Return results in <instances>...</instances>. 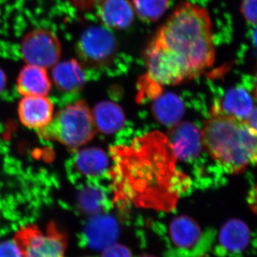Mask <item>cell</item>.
Instances as JSON below:
<instances>
[{"label":"cell","instance_id":"7402d4cb","mask_svg":"<svg viewBox=\"0 0 257 257\" xmlns=\"http://www.w3.org/2000/svg\"><path fill=\"white\" fill-rule=\"evenodd\" d=\"M138 99H145V98L156 99L162 94V86L154 80L148 74H144L139 79Z\"/></svg>","mask_w":257,"mask_h":257},{"label":"cell","instance_id":"484cf974","mask_svg":"<svg viewBox=\"0 0 257 257\" xmlns=\"http://www.w3.org/2000/svg\"><path fill=\"white\" fill-rule=\"evenodd\" d=\"M69 1L79 10H88L96 6L99 0H69Z\"/></svg>","mask_w":257,"mask_h":257},{"label":"cell","instance_id":"83f0119b","mask_svg":"<svg viewBox=\"0 0 257 257\" xmlns=\"http://www.w3.org/2000/svg\"><path fill=\"white\" fill-rule=\"evenodd\" d=\"M248 203H249L250 205L252 206L253 208L256 207V187H253L252 189H251V192L248 194Z\"/></svg>","mask_w":257,"mask_h":257},{"label":"cell","instance_id":"ac0fdd59","mask_svg":"<svg viewBox=\"0 0 257 257\" xmlns=\"http://www.w3.org/2000/svg\"><path fill=\"white\" fill-rule=\"evenodd\" d=\"M221 110L226 114L244 120L254 109L252 96L245 88H231L221 101L217 100Z\"/></svg>","mask_w":257,"mask_h":257},{"label":"cell","instance_id":"e0dca14e","mask_svg":"<svg viewBox=\"0 0 257 257\" xmlns=\"http://www.w3.org/2000/svg\"><path fill=\"white\" fill-rule=\"evenodd\" d=\"M154 116L165 126H172L178 124L184 113L183 102L173 93L160 94L155 99L152 106Z\"/></svg>","mask_w":257,"mask_h":257},{"label":"cell","instance_id":"9c48e42d","mask_svg":"<svg viewBox=\"0 0 257 257\" xmlns=\"http://www.w3.org/2000/svg\"><path fill=\"white\" fill-rule=\"evenodd\" d=\"M170 234L177 251H200L202 230L197 221L187 216L176 217L171 222Z\"/></svg>","mask_w":257,"mask_h":257},{"label":"cell","instance_id":"5b68a950","mask_svg":"<svg viewBox=\"0 0 257 257\" xmlns=\"http://www.w3.org/2000/svg\"><path fill=\"white\" fill-rule=\"evenodd\" d=\"M14 241L23 257H64L68 238L54 222L42 232L36 226H28L19 230Z\"/></svg>","mask_w":257,"mask_h":257},{"label":"cell","instance_id":"2e32d148","mask_svg":"<svg viewBox=\"0 0 257 257\" xmlns=\"http://www.w3.org/2000/svg\"><path fill=\"white\" fill-rule=\"evenodd\" d=\"M92 116L95 127L106 135L119 131L125 122L124 111L121 106L109 101L98 103L94 106Z\"/></svg>","mask_w":257,"mask_h":257},{"label":"cell","instance_id":"cb8c5ba5","mask_svg":"<svg viewBox=\"0 0 257 257\" xmlns=\"http://www.w3.org/2000/svg\"><path fill=\"white\" fill-rule=\"evenodd\" d=\"M101 257H133V255L124 245L113 243L104 248Z\"/></svg>","mask_w":257,"mask_h":257},{"label":"cell","instance_id":"603a6c76","mask_svg":"<svg viewBox=\"0 0 257 257\" xmlns=\"http://www.w3.org/2000/svg\"><path fill=\"white\" fill-rule=\"evenodd\" d=\"M241 14L250 25L256 23V0H243L241 5Z\"/></svg>","mask_w":257,"mask_h":257},{"label":"cell","instance_id":"f1b7e54d","mask_svg":"<svg viewBox=\"0 0 257 257\" xmlns=\"http://www.w3.org/2000/svg\"><path fill=\"white\" fill-rule=\"evenodd\" d=\"M7 85V76L4 71L0 68V93L5 90Z\"/></svg>","mask_w":257,"mask_h":257},{"label":"cell","instance_id":"f546056e","mask_svg":"<svg viewBox=\"0 0 257 257\" xmlns=\"http://www.w3.org/2000/svg\"><path fill=\"white\" fill-rule=\"evenodd\" d=\"M140 257H155V256H148V255H147V256H143Z\"/></svg>","mask_w":257,"mask_h":257},{"label":"cell","instance_id":"7a4b0ae2","mask_svg":"<svg viewBox=\"0 0 257 257\" xmlns=\"http://www.w3.org/2000/svg\"><path fill=\"white\" fill-rule=\"evenodd\" d=\"M190 80L214 64L215 49L209 13L191 3L179 5L152 39Z\"/></svg>","mask_w":257,"mask_h":257},{"label":"cell","instance_id":"6da1fadb","mask_svg":"<svg viewBox=\"0 0 257 257\" xmlns=\"http://www.w3.org/2000/svg\"><path fill=\"white\" fill-rule=\"evenodd\" d=\"M110 151L114 203L157 211L175 209L189 179L176 170L177 157L168 138L155 132L136 139L130 147H114Z\"/></svg>","mask_w":257,"mask_h":257},{"label":"cell","instance_id":"4fadbf2b","mask_svg":"<svg viewBox=\"0 0 257 257\" xmlns=\"http://www.w3.org/2000/svg\"><path fill=\"white\" fill-rule=\"evenodd\" d=\"M52 75L57 89L68 94L80 92L86 82L85 72L74 59L57 62L52 67Z\"/></svg>","mask_w":257,"mask_h":257},{"label":"cell","instance_id":"52a82bcc","mask_svg":"<svg viewBox=\"0 0 257 257\" xmlns=\"http://www.w3.org/2000/svg\"><path fill=\"white\" fill-rule=\"evenodd\" d=\"M21 52L23 60L28 64L50 69L60 62L62 47L53 32L39 28L24 36Z\"/></svg>","mask_w":257,"mask_h":257},{"label":"cell","instance_id":"4316f807","mask_svg":"<svg viewBox=\"0 0 257 257\" xmlns=\"http://www.w3.org/2000/svg\"><path fill=\"white\" fill-rule=\"evenodd\" d=\"M246 121V124L250 126L253 131L256 132V107L253 109L251 111V114L248 115L247 117L244 119Z\"/></svg>","mask_w":257,"mask_h":257},{"label":"cell","instance_id":"30bf717a","mask_svg":"<svg viewBox=\"0 0 257 257\" xmlns=\"http://www.w3.org/2000/svg\"><path fill=\"white\" fill-rule=\"evenodd\" d=\"M53 111V104L45 96H25L19 103L20 121L29 128L46 126L52 121Z\"/></svg>","mask_w":257,"mask_h":257},{"label":"cell","instance_id":"ba28073f","mask_svg":"<svg viewBox=\"0 0 257 257\" xmlns=\"http://www.w3.org/2000/svg\"><path fill=\"white\" fill-rule=\"evenodd\" d=\"M169 140L174 153L179 160L191 162L202 152V132L195 124L188 121L178 123L169 132Z\"/></svg>","mask_w":257,"mask_h":257},{"label":"cell","instance_id":"7c38bea8","mask_svg":"<svg viewBox=\"0 0 257 257\" xmlns=\"http://www.w3.org/2000/svg\"><path fill=\"white\" fill-rule=\"evenodd\" d=\"M98 14L104 26L124 30L133 24L135 10L130 0H99Z\"/></svg>","mask_w":257,"mask_h":257},{"label":"cell","instance_id":"277c9868","mask_svg":"<svg viewBox=\"0 0 257 257\" xmlns=\"http://www.w3.org/2000/svg\"><path fill=\"white\" fill-rule=\"evenodd\" d=\"M95 125L87 103L78 101L61 109L50 124L39 130L42 138L77 148L86 145L95 135Z\"/></svg>","mask_w":257,"mask_h":257},{"label":"cell","instance_id":"3957f363","mask_svg":"<svg viewBox=\"0 0 257 257\" xmlns=\"http://www.w3.org/2000/svg\"><path fill=\"white\" fill-rule=\"evenodd\" d=\"M202 139L211 158L229 174H241L256 163V132L244 120L224 112L218 102L204 123Z\"/></svg>","mask_w":257,"mask_h":257},{"label":"cell","instance_id":"d6986e66","mask_svg":"<svg viewBox=\"0 0 257 257\" xmlns=\"http://www.w3.org/2000/svg\"><path fill=\"white\" fill-rule=\"evenodd\" d=\"M108 157L97 147L83 149L74 157V167L80 175L93 177L100 175L107 169Z\"/></svg>","mask_w":257,"mask_h":257},{"label":"cell","instance_id":"8992f818","mask_svg":"<svg viewBox=\"0 0 257 257\" xmlns=\"http://www.w3.org/2000/svg\"><path fill=\"white\" fill-rule=\"evenodd\" d=\"M117 48L116 37L109 28L94 25L82 32L77 43V53L84 65L101 67L111 63Z\"/></svg>","mask_w":257,"mask_h":257},{"label":"cell","instance_id":"8fae6325","mask_svg":"<svg viewBox=\"0 0 257 257\" xmlns=\"http://www.w3.org/2000/svg\"><path fill=\"white\" fill-rule=\"evenodd\" d=\"M118 234L119 229L114 218L96 214L92 216L86 224L84 241L89 247L100 249L114 243Z\"/></svg>","mask_w":257,"mask_h":257},{"label":"cell","instance_id":"5bb4252c","mask_svg":"<svg viewBox=\"0 0 257 257\" xmlns=\"http://www.w3.org/2000/svg\"><path fill=\"white\" fill-rule=\"evenodd\" d=\"M51 82L46 69L28 64L20 71L18 90L25 96H45L50 92Z\"/></svg>","mask_w":257,"mask_h":257},{"label":"cell","instance_id":"d4e9b609","mask_svg":"<svg viewBox=\"0 0 257 257\" xmlns=\"http://www.w3.org/2000/svg\"><path fill=\"white\" fill-rule=\"evenodd\" d=\"M0 257H23L14 240L0 243Z\"/></svg>","mask_w":257,"mask_h":257},{"label":"cell","instance_id":"9a60e30c","mask_svg":"<svg viewBox=\"0 0 257 257\" xmlns=\"http://www.w3.org/2000/svg\"><path fill=\"white\" fill-rule=\"evenodd\" d=\"M221 250L230 254H240L247 248L250 231L247 225L239 219H230L219 233Z\"/></svg>","mask_w":257,"mask_h":257},{"label":"cell","instance_id":"44dd1931","mask_svg":"<svg viewBox=\"0 0 257 257\" xmlns=\"http://www.w3.org/2000/svg\"><path fill=\"white\" fill-rule=\"evenodd\" d=\"M134 10L144 21L160 20L169 7V0H133Z\"/></svg>","mask_w":257,"mask_h":257},{"label":"cell","instance_id":"ffe728a7","mask_svg":"<svg viewBox=\"0 0 257 257\" xmlns=\"http://www.w3.org/2000/svg\"><path fill=\"white\" fill-rule=\"evenodd\" d=\"M106 201V195L102 189L93 186L83 188L78 196L80 210L89 215L101 214L105 207Z\"/></svg>","mask_w":257,"mask_h":257}]
</instances>
